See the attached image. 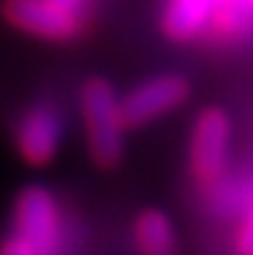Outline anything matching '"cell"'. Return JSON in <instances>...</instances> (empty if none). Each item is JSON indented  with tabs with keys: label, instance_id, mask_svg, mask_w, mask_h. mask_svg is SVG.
Wrapping results in <instances>:
<instances>
[{
	"label": "cell",
	"instance_id": "obj_1",
	"mask_svg": "<svg viewBox=\"0 0 253 255\" xmlns=\"http://www.w3.org/2000/svg\"><path fill=\"white\" fill-rule=\"evenodd\" d=\"M79 114L87 155L104 171H112L125 157V117L123 98L104 76H87L79 87Z\"/></svg>",
	"mask_w": 253,
	"mask_h": 255
},
{
	"label": "cell",
	"instance_id": "obj_2",
	"mask_svg": "<svg viewBox=\"0 0 253 255\" xmlns=\"http://www.w3.org/2000/svg\"><path fill=\"white\" fill-rule=\"evenodd\" d=\"M14 236L27 242L35 255H60L65 242L63 206L57 196L44 185H27L14 198Z\"/></svg>",
	"mask_w": 253,
	"mask_h": 255
},
{
	"label": "cell",
	"instance_id": "obj_3",
	"mask_svg": "<svg viewBox=\"0 0 253 255\" xmlns=\"http://www.w3.org/2000/svg\"><path fill=\"white\" fill-rule=\"evenodd\" d=\"M3 19L38 41L71 44L90 30L93 16H84L60 0H3Z\"/></svg>",
	"mask_w": 253,
	"mask_h": 255
},
{
	"label": "cell",
	"instance_id": "obj_4",
	"mask_svg": "<svg viewBox=\"0 0 253 255\" xmlns=\"http://www.w3.org/2000/svg\"><path fill=\"white\" fill-rule=\"evenodd\" d=\"M232 147V117L221 106H207L196 114L188 136V171L196 185L210 187L226 174Z\"/></svg>",
	"mask_w": 253,
	"mask_h": 255
},
{
	"label": "cell",
	"instance_id": "obj_5",
	"mask_svg": "<svg viewBox=\"0 0 253 255\" xmlns=\"http://www.w3.org/2000/svg\"><path fill=\"white\" fill-rule=\"evenodd\" d=\"M63 144V114L55 103L38 101L19 114L14 125V149L22 163L46 168L55 163Z\"/></svg>",
	"mask_w": 253,
	"mask_h": 255
},
{
	"label": "cell",
	"instance_id": "obj_6",
	"mask_svg": "<svg viewBox=\"0 0 253 255\" xmlns=\"http://www.w3.org/2000/svg\"><path fill=\"white\" fill-rule=\"evenodd\" d=\"M191 98V82L183 74H158L139 82L123 95V117L128 128H144L177 112Z\"/></svg>",
	"mask_w": 253,
	"mask_h": 255
},
{
	"label": "cell",
	"instance_id": "obj_7",
	"mask_svg": "<svg viewBox=\"0 0 253 255\" xmlns=\"http://www.w3.org/2000/svg\"><path fill=\"white\" fill-rule=\"evenodd\" d=\"M218 0H164L161 8V33L174 44H188L207 35Z\"/></svg>",
	"mask_w": 253,
	"mask_h": 255
},
{
	"label": "cell",
	"instance_id": "obj_8",
	"mask_svg": "<svg viewBox=\"0 0 253 255\" xmlns=\"http://www.w3.org/2000/svg\"><path fill=\"white\" fill-rule=\"evenodd\" d=\"M134 247L139 255H177L174 223L161 209H142L134 217Z\"/></svg>",
	"mask_w": 253,
	"mask_h": 255
},
{
	"label": "cell",
	"instance_id": "obj_9",
	"mask_svg": "<svg viewBox=\"0 0 253 255\" xmlns=\"http://www.w3.org/2000/svg\"><path fill=\"white\" fill-rule=\"evenodd\" d=\"M210 41L221 46L245 44L253 38V0H218V11L207 30Z\"/></svg>",
	"mask_w": 253,
	"mask_h": 255
},
{
	"label": "cell",
	"instance_id": "obj_10",
	"mask_svg": "<svg viewBox=\"0 0 253 255\" xmlns=\"http://www.w3.org/2000/svg\"><path fill=\"white\" fill-rule=\"evenodd\" d=\"M234 247H237V255H253V201H251L248 212H245L243 223L237 228Z\"/></svg>",
	"mask_w": 253,
	"mask_h": 255
},
{
	"label": "cell",
	"instance_id": "obj_11",
	"mask_svg": "<svg viewBox=\"0 0 253 255\" xmlns=\"http://www.w3.org/2000/svg\"><path fill=\"white\" fill-rule=\"evenodd\" d=\"M0 255H35V250L27 245V242H22L19 236H5L3 242H0Z\"/></svg>",
	"mask_w": 253,
	"mask_h": 255
}]
</instances>
